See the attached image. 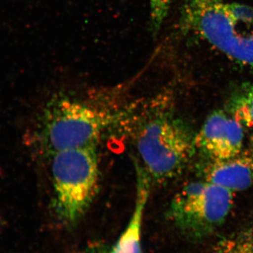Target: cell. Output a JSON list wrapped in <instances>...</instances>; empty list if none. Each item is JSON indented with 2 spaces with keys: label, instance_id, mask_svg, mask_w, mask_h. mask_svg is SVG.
Returning <instances> with one entry per match:
<instances>
[{
  "label": "cell",
  "instance_id": "6da1fadb",
  "mask_svg": "<svg viewBox=\"0 0 253 253\" xmlns=\"http://www.w3.org/2000/svg\"><path fill=\"white\" fill-rule=\"evenodd\" d=\"M181 28L236 63L253 68V7L226 0H186Z\"/></svg>",
  "mask_w": 253,
  "mask_h": 253
},
{
  "label": "cell",
  "instance_id": "7a4b0ae2",
  "mask_svg": "<svg viewBox=\"0 0 253 253\" xmlns=\"http://www.w3.org/2000/svg\"><path fill=\"white\" fill-rule=\"evenodd\" d=\"M96 146L52 154V208L63 225L72 227L89 211L99 192L100 169Z\"/></svg>",
  "mask_w": 253,
  "mask_h": 253
},
{
  "label": "cell",
  "instance_id": "3957f363",
  "mask_svg": "<svg viewBox=\"0 0 253 253\" xmlns=\"http://www.w3.org/2000/svg\"><path fill=\"white\" fill-rule=\"evenodd\" d=\"M194 146V137L185 123L168 110L150 115L136 134L139 165L151 183L164 182L179 175Z\"/></svg>",
  "mask_w": 253,
  "mask_h": 253
},
{
  "label": "cell",
  "instance_id": "277c9868",
  "mask_svg": "<svg viewBox=\"0 0 253 253\" xmlns=\"http://www.w3.org/2000/svg\"><path fill=\"white\" fill-rule=\"evenodd\" d=\"M119 115L84 101L60 96L50 101L42 116L38 137L51 154L96 146L105 131L117 123Z\"/></svg>",
  "mask_w": 253,
  "mask_h": 253
},
{
  "label": "cell",
  "instance_id": "5b68a950",
  "mask_svg": "<svg viewBox=\"0 0 253 253\" xmlns=\"http://www.w3.org/2000/svg\"><path fill=\"white\" fill-rule=\"evenodd\" d=\"M233 205V192L205 180L190 183L174 196L169 219L191 239L211 235L225 221Z\"/></svg>",
  "mask_w": 253,
  "mask_h": 253
},
{
  "label": "cell",
  "instance_id": "8992f818",
  "mask_svg": "<svg viewBox=\"0 0 253 253\" xmlns=\"http://www.w3.org/2000/svg\"><path fill=\"white\" fill-rule=\"evenodd\" d=\"M244 126L221 110L208 116L194 137V146L211 161L233 157L244 149Z\"/></svg>",
  "mask_w": 253,
  "mask_h": 253
},
{
  "label": "cell",
  "instance_id": "52a82bcc",
  "mask_svg": "<svg viewBox=\"0 0 253 253\" xmlns=\"http://www.w3.org/2000/svg\"><path fill=\"white\" fill-rule=\"evenodd\" d=\"M205 177L231 192L249 189L253 184V149H243L233 157L211 161L205 169Z\"/></svg>",
  "mask_w": 253,
  "mask_h": 253
},
{
  "label": "cell",
  "instance_id": "ba28073f",
  "mask_svg": "<svg viewBox=\"0 0 253 253\" xmlns=\"http://www.w3.org/2000/svg\"><path fill=\"white\" fill-rule=\"evenodd\" d=\"M136 199L129 222L116 244L108 253H144L141 241L145 209L148 203L151 181L140 165L136 163Z\"/></svg>",
  "mask_w": 253,
  "mask_h": 253
},
{
  "label": "cell",
  "instance_id": "9c48e42d",
  "mask_svg": "<svg viewBox=\"0 0 253 253\" xmlns=\"http://www.w3.org/2000/svg\"><path fill=\"white\" fill-rule=\"evenodd\" d=\"M230 107L231 115L253 130V85L241 87L231 99Z\"/></svg>",
  "mask_w": 253,
  "mask_h": 253
},
{
  "label": "cell",
  "instance_id": "30bf717a",
  "mask_svg": "<svg viewBox=\"0 0 253 253\" xmlns=\"http://www.w3.org/2000/svg\"><path fill=\"white\" fill-rule=\"evenodd\" d=\"M212 253H253V228L220 240Z\"/></svg>",
  "mask_w": 253,
  "mask_h": 253
},
{
  "label": "cell",
  "instance_id": "8fae6325",
  "mask_svg": "<svg viewBox=\"0 0 253 253\" xmlns=\"http://www.w3.org/2000/svg\"><path fill=\"white\" fill-rule=\"evenodd\" d=\"M149 1L151 9L150 29L152 34L156 36L167 17L172 0H149Z\"/></svg>",
  "mask_w": 253,
  "mask_h": 253
},
{
  "label": "cell",
  "instance_id": "7c38bea8",
  "mask_svg": "<svg viewBox=\"0 0 253 253\" xmlns=\"http://www.w3.org/2000/svg\"><path fill=\"white\" fill-rule=\"evenodd\" d=\"M109 253V249H89L85 250V251H82L81 253Z\"/></svg>",
  "mask_w": 253,
  "mask_h": 253
},
{
  "label": "cell",
  "instance_id": "4fadbf2b",
  "mask_svg": "<svg viewBox=\"0 0 253 253\" xmlns=\"http://www.w3.org/2000/svg\"><path fill=\"white\" fill-rule=\"evenodd\" d=\"M1 217H0V229H1Z\"/></svg>",
  "mask_w": 253,
  "mask_h": 253
}]
</instances>
